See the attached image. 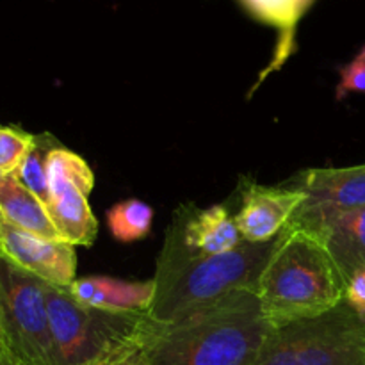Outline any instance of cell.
Returning <instances> with one entry per match:
<instances>
[{"label": "cell", "mask_w": 365, "mask_h": 365, "mask_svg": "<svg viewBox=\"0 0 365 365\" xmlns=\"http://www.w3.org/2000/svg\"><path fill=\"white\" fill-rule=\"evenodd\" d=\"M271 330L257 289H235L175 323L148 316L146 365H253Z\"/></svg>", "instance_id": "6da1fadb"}, {"label": "cell", "mask_w": 365, "mask_h": 365, "mask_svg": "<svg viewBox=\"0 0 365 365\" xmlns=\"http://www.w3.org/2000/svg\"><path fill=\"white\" fill-rule=\"evenodd\" d=\"M278 237L255 245L242 241L221 255H191L166 237L157 260L155 296L148 316L157 323H175L210 305L235 289H257Z\"/></svg>", "instance_id": "7a4b0ae2"}, {"label": "cell", "mask_w": 365, "mask_h": 365, "mask_svg": "<svg viewBox=\"0 0 365 365\" xmlns=\"http://www.w3.org/2000/svg\"><path fill=\"white\" fill-rule=\"evenodd\" d=\"M346 285L344 274L317 235L284 228L260 274V307L271 327L312 319L346 298Z\"/></svg>", "instance_id": "3957f363"}, {"label": "cell", "mask_w": 365, "mask_h": 365, "mask_svg": "<svg viewBox=\"0 0 365 365\" xmlns=\"http://www.w3.org/2000/svg\"><path fill=\"white\" fill-rule=\"evenodd\" d=\"M253 365H365V316L344 298L323 316L271 327Z\"/></svg>", "instance_id": "277c9868"}, {"label": "cell", "mask_w": 365, "mask_h": 365, "mask_svg": "<svg viewBox=\"0 0 365 365\" xmlns=\"http://www.w3.org/2000/svg\"><path fill=\"white\" fill-rule=\"evenodd\" d=\"M4 314L11 348L20 365H59L46 305V282L2 257Z\"/></svg>", "instance_id": "5b68a950"}, {"label": "cell", "mask_w": 365, "mask_h": 365, "mask_svg": "<svg viewBox=\"0 0 365 365\" xmlns=\"http://www.w3.org/2000/svg\"><path fill=\"white\" fill-rule=\"evenodd\" d=\"M294 185L307 198L285 227L291 230L317 235L335 217L365 207V164L310 170Z\"/></svg>", "instance_id": "8992f818"}, {"label": "cell", "mask_w": 365, "mask_h": 365, "mask_svg": "<svg viewBox=\"0 0 365 365\" xmlns=\"http://www.w3.org/2000/svg\"><path fill=\"white\" fill-rule=\"evenodd\" d=\"M0 253L20 269L57 287H70L75 282L77 255L75 246L50 241L14 227L0 216Z\"/></svg>", "instance_id": "52a82bcc"}, {"label": "cell", "mask_w": 365, "mask_h": 365, "mask_svg": "<svg viewBox=\"0 0 365 365\" xmlns=\"http://www.w3.org/2000/svg\"><path fill=\"white\" fill-rule=\"evenodd\" d=\"M305 198V191L296 185L269 187L248 184L242 191L241 207L234 216L242 239L255 245L274 241Z\"/></svg>", "instance_id": "ba28073f"}, {"label": "cell", "mask_w": 365, "mask_h": 365, "mask_svg": "<svg viewBox=\"0 0 365 365\" xmlns=\"http://www.w3.org/2000/svg\"><path fill=\"white\" fill-rule=\"evenodd\" d=\"M166 237L191 255L200 257L232 252L245 241L234 216H230L223 205H214L209 209L182 207L175 212Z\"/></svg>", "instance_id": "9c48e42d"}, {"label": "cell", "mask_w": 365, "mask_h": 365, "mask_svg": "<svg viewBox=\"0 0 365 365\" xmlns=\"http://www.w3.org/2000/svg\"><path fill=\"white\" fill-rule=\"evenodd\" d=\"M77 303L113 312H148L155 296V282H128L110 277L75 278L68 287Z\"/></svg>", "instance_id": "30bf717a"}, {"label": "cell", "mask_w": 365, "mask_h": 365, "mask_svg": "<svg viewBox=\"0 0 365 365\" xmlns=\"http://www.w3.org/2000/svg\"><path fill=\"white\" fill-rule=\"evenodd\" d=\"M50 220L64 242L71 246H91L98 230V221L93 216L88 192L75 182L48 180Z\"/></svg>", "instance_id": "8fae6325"}, {"label": "cell", "mask_w": 365, "mask_h": 365, "mask_svg": "<svg viewBox=\"0 0 365 365\" xmlns=\"http://www.w3.org/2000/svg\"><path fill=\"white\" fill-rule=\"evenodd\" d=\"M0 216L14 227L39 237L63 241L45 203L25 187L16 175H7L0 184Z\"/></svg>", "instance_id": "7c38bea8"}, {"label": "cell", "mask_w": 365, "mask_h": 365, "mask_svg": "<svg viewBox=\"0 0 365 365\" xmlns=\"http://www.w3.org/2000/svg\"><path fill=\"white\" fill-rule=\"evenodd\" d=\"M346 282L365 269V207L335 217L317 234Z\"/></svg>", "instance_id": "4fadbf2b"}, {"label": "cell", "mask_w": 365, "mask_h": 365, "mask_svg": "<svg viewBox=\"0 0 365 365\" xmlns=\"http://www.w3.org/2000/svg\"><path fill=\"white\" fill-rule=\"evenodd\" d=\"M241 4L253 18L274 27L278 32V45L274 50L273 63L260 77L262 81L269 71L284 66L289 56L296 50V29L314 0H241Z\"/></svg>", "instance_id": "5bb4252c"}, {"label": "cell", "mask_w": 365, "mask_h": 365, "mask_svg": "<svg viewBox=\"0 0 365 365\" xmlns=\"http://www.w3.org/2000/svg\"><path fill=\"white\" fill-rule=\"evenodd\" d=\"M153 209L141 200H123L107 210V227L120 242H134L146 237L152 228Z\"/></svg>", "instance_id": "9a60e30c"}, {"label": "cell", "mask_w": 365, "mask_h": 365, "mask_svg": "<svg viewBox=\"0 0 365 365\" xmlns=\"http://www.w3.org/2000/svg\"><path fill=\"white\" fill-rule=\"evenodd\" d=\"M56 146H59L53 135L41 134L36 135L32 150L29 152L27 159L18 170L16 177L20 178L21 184L31 189L43 203H48V182H46V157Z\"/></svg>", "instance_id": "2e32d148"}, {"label": "cell", "mask_w": 365, "mask_h": 365, "mask_svg": "<svg viewBox=\"0 0 365 365\" xmlns=\"http://www.w3.org/2000/svg\"><path fill=\"white\" fill-rule=\"evenodd\" d=\"M36 135L20 128L0 127V171L4 175H16L32 150Z\"/></svg>", "instance_id": "e0dca14e"}, {"label": "cell", "mask_w": 365, "mask_h": 365, "mask_svg": "<svg viewBox=\"0 0 365 365\" xmlns=\"http://www.w3.org/2000/svg\"><path fill=\"white\" fill-rule=\"evenodd\" d=\"M349 93H365V46H362L351 63L341 68V81L335 91V98L342 100Z\"/></svg>", "instance_id": "ac0fdd59"}, {"label": "cell", "mask_w": 365, "mask_h": 365, "mask_svg": "<svg viewBox=\"0 0 365 365\" xmlns=\"http://www.w3.org/2000/svg\"><path fill=\"white\" fill-rule=\"evenodd\" d=\"M346 302L359 314L365 316V269L349 278L346 285Z\"/></svg>", "instance_id": "d6986e66"}, {"label": "cell", "mask_w": 365, "mask_h": 365, "mask_svg": "<svg viewBox=\"0 0 365 365\" xmlns=\"http://www.w3.org/2000/svg\"><path fill=\"white\" fill-rule=\"evenodd\" d=\"M2 260V253H0ZM0 365H20L11 348L9 335H7L6 314H4V299H2V278H0Z\"/></svg>", "instance_id": "ffe728a7"}, {"label": "cell", "mask_w": 365, "mask_h": 365, "mask_svg": "<svg viewBox=\"0 0 365 365\" xmlns=\"http://www.w3.org/2000/svg\"><path fill=\"white\" fill-rule=\"evenodd\" d=\"M6 177H7V175H4L2 171H0V184H2V180H4V178H6Z\"/></svg>", "instance_id": "44dd1931"}, {"label": "cell", "mask_w": 365, "mask_h": 365, "mask_svg": "<svg viewBox=\"0 0 365 365\" xmlns=\"http://www.w3.org/2000/svg\"><path fill=\"white\" fill-rule=\"evenodd\" d=\"M145 365H146V364H145Z\"/></svg>", "instance_id": "7402d4cb"}]
</instances>
